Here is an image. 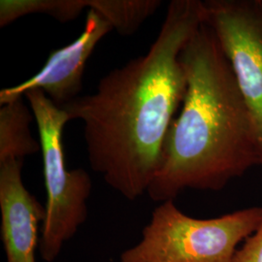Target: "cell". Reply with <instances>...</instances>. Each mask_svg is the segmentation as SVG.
<instances>
[{
	"label": "cell",
	"mask_w": 262,
	"mask_h": 262,
	"mask_svg": "<svg viewBox=\"0 0 262 262\" xmlns=\"http://www.w3.org/2000/svg\"><path fill=\"white\" fill-rule=\"evenodd\" d=\"M86 9L85 0H1L0 27L4 28L23 17L42 14L67 23Z\"/></svg>",
	"instance_id": "10"
},
{
	"label": "cell",
	"mask_w": 262,
	"mask_h": 262,
	"mask_svg": "<svg viewBox=\"0 0 262 262\" xmlns=\"http://www.w3.org/2000/svg\"><path fill=\"white\" fill-rule=\"evenodd\" d=\"M161 3L159 0H85L86 9L101 15L122 36L133 35Z\"/></svg>",
	"instance_id": "9"
},
{
	"label": "cell",
	"mask_w": 262,
	"mask_h": 262,
	"mask_svg": "<svg viewBox=\"0 0 262 262\" xmlns=\"http://www.w3.org/2000/svg\"><path fill=\"white\" fill-rule=\"evenodd\" d=\"M112 26L101 15L89 10L83 32L66 47L54 50L42 69L28 80L0 91V105L38 90L59 108L73 101L83 90L84 68L94 49Z\"/></svg>",
	"instance_id": "6"
},
{
	"label": "cell",
	"mask_w": 262,
	"mask_h": 262,
	"mask_svg": "<svg viewBox=\"0 0 262 262\" xmlns=\"http://www.w3.org/2000/svg\"><path fill=\"white\" fill-rule=\"evenodd\" d=\"M23 161L0 162L1 239L7 262H37L39 228L46 216V207L24 185Z\"/></svg>",
	"instance_id": "7"
},
{
	"label": "cell",
	"mask_w": 262,
	"mask_h": 262,
	"mask_svg": "<svg viewBox=\"0 0 262 262\" xmlns=\"http://www.w3.org/2000/svg\"><path fill=\"white\" fill-rule=\"evenodd\" d=\"M34 115L24 97L2 104L0 108V162L8 159L24 160L41 150L40 142L30 130Z\"/></svg>",
	"instance_id": "8"
},
{
	"label": "cell",
	"mask_w": 262,
	"mask_h": 262,
	"mask_svg": "<svg viewBox=\"0 0 262 262\" xmlns=\"http://www.w3.org/2000/svg\"><path fill=\"white\" fill-rule=\"evenodd\" d=\"M180 59L187 92L147 192L161 203L187 188L221 190L253 166H261L252 113L212 28L203 23Z\"/></svg>",
	"instance_id": "2"
},
{
	"label": "cell",
	"mask_w": 262,
	"mask_h": 262,
	"mask_svg": "<svg viewBox=\"0 0 262 262\" xmlns=\"http://www.w3.org/2000/svg\"><path fill=\"white\" fill-rule=\"evenodd\" d=\"M203 8L252 113L262 166V0H205Z\"/></svg>",
	"instance_id": "5"
},
{
	"label": "cell",
	"mask_w": 262,
	"mask_h": 262,
	"mask_svg": "<svg viewBox=\"0 0 262 262\" xmlns=\"http://www.w3.org/2000/svg\"><path fill=\"white\" fill-rule=\"evenodd\" d=\"M25 96L37 124L47 191L39 253L45 261L53 262L85 222L93 183L84 169L66 167L62 132L70 122L67 114L41 91H29Z\"/></svg>",
	"instance_id": "4"
},
{
	"label": "cell",
	"mask_w": 262,
	"mask_h": 262,
	"mask_svg": "<svg viewBox=\"0 0 262 262\" xmlns=\"http://www.w3.org/2000/svg\"><path fill=\"white\" fill-rule=\"evenodd\" d=\"M203 23V1H171L145 55L104 76L94 94L61 108L69 121L84 123L92 169L127 200L148 192L160 167L169 127L187 92L181 53Z\"/></svg>",
	"instance_id": "1"
},
{
	"label": "cell",
	"mask_w": 262,
	"mask_h": 262,
	"mask_svg": "<svg viewBox=\"0 0 262 262\" xmlns=\"http://www.w3.org/2000/svg\"><path fill=\"white\" fill-rule=\"evenodd\" d=\"M233 262H262V224L238 248Z\"/></svg>",
	"instance_id": "11"
},
{
	"label": "cell",
	"mask_w": 262,
	"mask_h": 262,
	"mask_svg": "<svg viewBox=\"0 0 262 262\" xmlns=\"http://www.w3.org/2000/svg\"><path fill=\"white\" fill-rule=\"evenodd\" d=\"M262 224L261 207H250L214 219L183 213L174 200L151 213L141 240L122 252L121 262H233L239 244Z\"/></svg>",
	"instance_id": "3"
}]
</instances>
